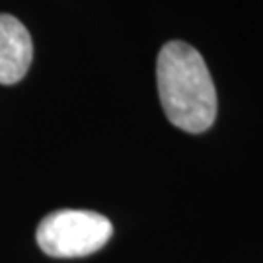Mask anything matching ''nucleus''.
<instances>
[{
  "label": "nucleus",
  "instance_id": "nucleus-1",
  "mask_svg": "<svg viewBox=\"0 0 263 263\" xmlns=\"http://www.w3.org/2000/svg\"><path fill=\"white\" fill-rule=\"evenodd\" d=\"M156 82L164 113L174 127L205 133L216 119V90L203 57L183 41H168L158 53Z\"/></svg>",
  "mask_w": 263,
  "mask_h": 263
},
{
  "label": "nucleus",
  "instance_id": "nucleus-2",
  "mask_svg": "<svg viewBox=\"0 0 263 263\" xmlns=\"http://www.w3.org/2000/svg\"><path fill=\"white\" fill-rule=\"evenodd\" d=\"M113 224L94 211L63 209L47 215L37 226V244L51 257H84L102 250Z\"/></svg>",
  "mask_w": 263,
  "mask_h": 263
},
{
  "label": "nucleus",
  "instance_id": "nucleus-3",
  "mask_svg": "<svg viewBox=\"0 0 263 263\" xmlns=\"http://www.w3.org/2000/svg\"><path fill=\"white\" fill-rule=\"evenodd\" d=\"M33 43L26 26L10 14H0V84L20 82L31 66Z\"/></svg>",
  "mask_w": 263,
  "mask_h": 263
}]
</instances>
